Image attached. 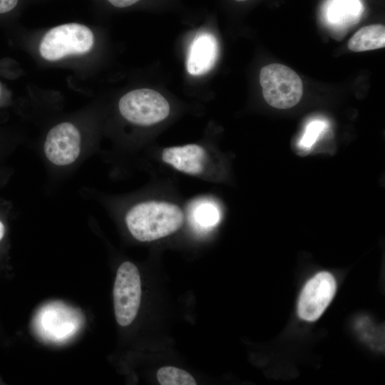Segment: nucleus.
<instances>
[{"mask_svg": "<svg viewBox=\"0 0 385 385\" xmlns=\"http://www.w3.org/2000/svg\"><path fill=\"white\" fill-rule=\"evenodd\" d=\"M322 128L323 123L321 122H313L309 124L301 140V145L304 148H309L314 143Z\"/></svg>", "mask_w": 385, "mask_h": 385, "instance_id": "ddd939ff", "label": "nucleus"}, {"mask_svg": "<svg viewBox=\"0 0 385 385\" xmlns=\"http://www.w3.org/2000/svg\"><path fill=\"white\" fill-rule=\"evenodd\" d=\"M218 55V45L210 33H197L192 41L186 59L188 72L193 76L207 73L214 66Z\"/></svg>", "mask_w": 385, "mask_h": 385, "instance_id": "6e6552de", "label": "nucleus"}, {"mask_svg": "<svg viewBox=\"0 0 385 385\" xmlns=\"http://www.w3.org/2000/svg\"><path fill=\"white\" fill-rule=\"evenodd\" d=\"M336 281L327 272L317 273L304 287L298 302V315L306 321L317 320L331 302L336 292Z\"/></svg>", "mask_w": 385, "mask_h": 385, "instance_id": "423d86ee", "label": "nucleus"}, {"mask_svg": "<svg viewBox=\"0 0 385 385\" xmlns=\"http://www.w3.org/2000/svg\"><path fill=\"white\" fill-rule=\"evenodd\" d=\"M43 149L46 158L52 163L69 165L80 154L81 134L72 123H59L48 133Z\"/></svg>", "mask_w": 385, "mask_h": 385, "instance_id": "0eeeda50", "label": "nucleus"}, {"mask_svg": "<svg viewBox=\"0 0 385 385\" xmlns=\"http://www.w3.org/2000/svg\"><path fill=\"white\" fill-rule=\"evenodd\" d=\"M162 159L178 171L199 175L204 169L206 151L197 144L169 147L163 150Z\"/></svg>", "mask_w": 385, "mask_h": 385, "instance_id": "1a4fd4ad", "label": "nucleus"}, {"mask_svg": "<svg viewBox=\"0 0 385 385\" xmlns=\"http://www.w3.org/2000/svg\"><path fill=\"white\" fill-rule=\"evenodd\" d=\"M348 48L361 52L384 48L385 27L381 24H372L358 30L348 41Z\"/></svg>", "mask_w": 385, "mask_h": 385, "instance_id": "9d476101", "label": "nucleus"}, {"mask_svg": "<svg viewBox=\"0 0 385 385\" xmlns=\"http://www.w3.org/2000/svg\"><path fill=\"white\" fill-rule=\"evenodd\" d=\"M18 4V0H0V14L9 12L14 9Z\"/></svg>", "mask_w": 385, "mask_h": 385, "instance_id": "4468645a", "label": "nucleus"}, {"mask_svg": "<svg viewBox=\"0 0 385 385\" xmlns=\"http://www.w3.org/2000/svg\"><path fill=\"white\" fill-rule=\"evenodd\" d=\"M161 385H196V381L188 371L175 366H163L157 371Z\"/></svg>", "mask_w": 385, "mask_h": 385, "instance_id": "9b49d317", "label": "nucleus"}, {"mask_svg": "<svg viewBox=\"0 0 385 385\" xmlns=\"http://www.w3.org/2000/svg\"><path fill=\"white\" fill-rule=\"evenodd\" d=\"M112 5L118 8H124L130 6L139 0H108Z\"/></svg>", "mask_w": 385, "mask_h": 385, "instance_id": "2eb2a0df", "label": "nucleus"}, {"mask_svg": "<svg viewBox=\"0 0 385 385\" xmlns=\"http://www.w3.org/2000/svg\"><path fill=\"white\" fill-rule=\"evenodd\" d=\"M260 83L265 101L275 108H290L302 97V81L287 66L279 63L265 66L260 73Z\"/></svg>", "mask_w": 385, "mask_h": 385, "instance_id": "f03ea898", "label": "nucleus"}, {"mask_svg": "<svg viewBox=\"0 0 385 385\" xmlns=\"http://www.w3.org/2000/svg\"><path fill=\"white\" fill-rule=\"evenodd\" d=\"M237 1H247V0H235Z\"/></svg>", "mask_w": 385, "mask_h": 385, "instance_id": "f3484780", "label": "nucleus"}, {"mask_svg": "<svg viewBox=\"0 0 385 385\" xmlns=\"http://www.w3.org/2000/svg\"><path fill=\"white\" fill-rule=\"evenodd\" d=\"M220 219L219 211L211 203L200 204L193 212V220L201 228H209L215 225Z\"/></svg>", "mask_w": 385, "mask_h": 385, "instance_id": "f8f14e48", "label": "nucleus"}, {"mask_svg": "<svg viewBox=\"0 0 385 385\" xmlns=\"http://www.w3.org/2000/svg\"><path fill=\"white\" fill-rule=\"evenodd\" d=\"M94 36L87 26L71 23L50 29L39 46L41 56L53 61L70 55L88 53L93 46Z\"/></svg>", "mask_w": 385, "mask_h": 385, "instance_id": "7ed1b4c3", "label": "nucleus"}, {"mask_svg": "<svg viewBox=\"0 0 385 385\" xmlns=\"http://www.w3.org/2000/svg\"><path fill=\"white\" fill-rule=\"evenodd\" d=\"M118 108L126 120L145 126L163 120L170 113L167 100L149 88L135 89L125 94L119 101Z\"/></svg>", "mask_w": 385, "mask_h": 385, "instance_id": "20e7f679", "label": "nucleus"}, {"mask_svg": "<svg viewBox=\"0 0 385 385\" xmlns=\"http://www.w3.org/2000/svg\"><path fill=\"white\" fill-rule=\"evenodd\" d=\"M183 220V212L178 205L155 200L135 205L125 217L130 232L140 242L167 237L178 231Z\"/></svg>", "mask_w": 385, "mask_h": 385, "instance_id": "f257e3e1", "label": "nucleus"}, {"mask_svg": "<svg viewBox=\"0 0 385 385\" xmlns=\"http://www.w3.org/2000/svg\"><path fill=\"white\" fill-rule=\"evenodd\" d=\"M113 294L117 322L123 327L130 324L138 314L141 299L140 273L132 262H125L118 269Z\"/></svg>", "mask_w": 385, "mask_h": 385, "instance_id": "39448f33", "label": "nucleus"}, {"mask_svg": "<svg viewBox=\"0 0 385 385\" xmlns=\"http://www.w3.org/2000/svg\"><path fill=\"white\" fill-rule=\"evenodd\" d=\"M4 235V226L3 223L0 221V240L2 239Z\"/></svg>", "mask_w": 385, "mask_h": 385, "instance_id": "dca6fc26", "label": "nucleus"}]
</instances>
